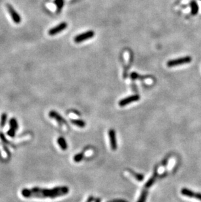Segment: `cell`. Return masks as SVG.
I'll use <instances>...</instances> for the list:
<instances>
[{
  "mask_svg": "<svg viewBox=\"0 0 201 202\" xmlns=\"http://www.w3.org/2000/svg\"><path fill=\"white\" fill-rule=\"evenodd\" d=\"M67 187H57L52 189L34 187L30 189L24 188L21 194L25 198H56L69 193Z\"/></svg>",
  "mask_w": 201,
  "mask_h": 202,
  "instance_id": "6da1fadb",
  "label": "cell"
},
{
  "mask_svg": "<svg viewBox=\"0 0 201 202\" xmlns=\"http://www.w3.org/2000/svg\"><path fill=\"white\" fill-rule=\"evenodd\" d=\"M192 58L190 56H185L182 58H179L174 59L168 61L167 62V66L170 67H173L174 66H177L179 65H182V64L189 63L191 62Z\"/></svg>",
  "mask_w": 201,
  "mask_h": 202,
  "instance_id": "7a4b0ae2",
  "label": "cell"
},
{
  "mask_svg": "<svg viewBox=\"0 0 201 202\" xmlns=\"http://www.w3.org/2000/svg\"><path fill=\"white\" fill-rule=\"evenodd\" d=\"M94 35H95V33H94L93 31L92 30L87 31L86 32H84L82 34L77 35V36L74 38V42L76 43H82L84 41L90 39L91 38L93 37Z\"/></svg>",
  "mask_w": 201,
  "mask_h": 202,
  "instance_id": "3957f363",
  "label": "cell"
},
{
  "mask_svg": "<svg viewBox=\"0 0 201 202\" xmlns=\"http://www.w3.org/2000/svg\"><path fill=\"white\" fill-rule=\"evenodd\" d=\"M7 10L9 12V14H10L11 17L12 18V20H13L15 23L16 24L20 23V22L22 20L21 17L20 16V15H19L17 11H16L15 8L10 4H7Z\"/></svg>",
  "mask_w": 201,
  "mask_h": 202,
  "instance_id": "277c9868",
  "label": "cell"
},
{
  "mask_svg": "<svg viewBox=\"0 0 201 202\" xmlns=\"http://www.w3.org/2000/svg\"><path fill=\"white\" fill-rule=\"evenodd\" d=\"M181 194L185 196L189 197L190 198H195L197 200L201 201V193L199 192H194L193 191L189 190L186 188H184L181 189Z\"/></svg>",
  "mask_w": 201,
  "mask_h": 202,
  "instance_id": "5b68a950",
  "label": "cell"
},
{
  "mask_svg": "<svg viewBox=\"0 0 201 202\" xmlns=\"http://www.w3.org/2000/svg\"><path fill=\"white\" fill-rule=\"evenodd\" d=\"M67 28V24L66 23V22H61V23L57 25L56 26L51 28L50 30L48 31V34H49L51 36H55V35L59 34L60 33V32L63 31L64 30H66Z\"/></svg>",
  "mask_w": 201,
  "mask_h": 202,
  "instance_id": "8992f818",
  "label": "cell"
},
{
  "mask_svg": "<svg viewBox=\"0 0 201 202\" xmlns=\"http://www.w3.org/2000/svg\"><path fill=\"white\" fill-rule=\"evenodd\" d=\"M139 99H140V96L138 95H133L119 101V105L120 107H124L125 105L130 104L132 102L138 101Z\"/></svg>",
  "mask_w": 201,
  "mask_h": 202,
  "instance_id": "52a82bcc",
  "label": "cell"
},
{
  "mask_svg": "<svg viewBox=\"0 0 201 202\" xmlns=\"http://www.w3.org/2000/svg\"><path fill=\"white\" fill-rule=\"evenodd\" d=\"M109 136L110 140V144H111V149L113 150H116L118 148L117 141L116 138V132L113 129H111L109 131Z\"/></svg>",
  "mask_w": 201,
  "mask_h": 202,
  "instance_id": "ba28073f",
  "label": "cell"
},
{
  "mask_svg": "<svg viewBox=\"0 0 201 202\" xmlns=\"http://www.w3.org/2000/svg\"><path fill=\"white\" fill-rule=\"evenodd\" d=\"M49 116L51 118H54V119L58 122V124H60V125H66L67 124V121L56 111H50L49 113Z\"/></svg>",
  "mask_w": 201,
  "mask_h": 202,
  "instance_id": "9c48e42d",
  "label": "cell"
},
{
  "mask_svg": "<svg viewBox=\"0 0 201 202\" xmlns=\"http://www.w3.org/2000/svg\"><path fill=\"white\" fill-rule=\"evenodd\" d=\"M157 177V171H155L154 173V175H153L151 176V177L150 178V179L146 182V183L145 184V188H149L150 187H151L152 185L154 184V182L156 180V178Z\"/></svg>",
  "mask_w": 201,
  "mask_h": 202,
  "instance_id": "30bf717a",
  "label": "cell"
},
{
  "mask_svg": "<svg viewBox=\"0 0 201 202\" xmlns=\"http://www.w3.org/2000/svg\"><path fill=\"white\" fill-rule=\"evenodd\" d=\"M57 142L58 143V145L61 147V149L63 150H66L67 149V143L66 142V139H65L63 137H60L57 140Z\"/></svg>",
  "mask_w": 201,
  "mask_h": 202,
  "instance_id": "8fae6325",
  "label": "cell"
},
{
  "mask_svg": "<svg viewBox=\"0 0 201 202\" xmlns=\"http://www.w3.org/2000/svg\"><path fill=\"white\" fill-rule=\"evenodd\" d=\"M191 9V14L192 15H196L199 12V6L195 1H191L190 3Z\"/></svg>",
  "mask_w": 201,
  "mask_h": 202,
  "instance_id": "7c38bea8",
  "label": "cell"
},
{
  "mask_svg": "<svg viewBox=\"0 0 201 202\" xmlns=\"http://www.w3.org/2000/svg\"><path fill=\"white\" fill-rule=\"evenodd\" d=\"M147 196H148V191L146 190V188L142 191L140 197H139V199L137 201V202H146V201Z\"/></svg>",
  "mask_w": 201,
  "mask_h": 202,
  "instance_id": "4fadbf2b",
  "label": "cell"
},
{
  "mask_svg": "<svg viewBox=\"0 0 201 202\" xmlns=\"http://www.w3.org/2000/svg\"><path fill=\"white\" fill-rule=\"evenodd\" d=\"M71 123L79 128H84L86 126L85 123L83 120L80 119H72L71 120Z\"/></svg>",
  "mask_w": 201,
  "mask_h": 202,
  "instance_id": "5bb4252c",
  "label": "cell"
},
{
  "mask_svg": "<svg viewBox=\"0 0 201 202\" xmlns=\"http://www.w3.org/2000/svg\"><path fill=\"white\" fill-rule=\"evenodd\" d=\"M9 124H10V126L11 128H13L15 130H17L18 128V125L17 120L15 119V118H12L9 122Z\"/></svg>",
  "mask_w": 201,
  "mask_h": 202,
  "instance_id": "9a60e30c",
  "label": "cell"
},
{
  "mask_svg": "<svg viewBox=\"0 0 201 202\" xmlns=\"http://www.w3.org/2000/svg\"><path fill=\"white\" fill-rule=\"evenodd\" d=\"M7 115L5 113H3L1 116V120H0V126L4 127L6 122H7Z\"/></svg>",
  "mask_w": 201,
  "mask_h": 202,
  "instance_id": "2e32d148",
  "label": "cell"
},
{
  "mask_svg": "<svg viewBox=\"0 0 201 202\" xmlns=\"http://www.w3.org/2000/svg\"><path fill=\"white\" fill-rule=\"evenodd\" d=\"M131 173V174L133 175V177L137 179V180L139 181H142V180L144 179V176L141 175V174H137V173H135L133 171H131L130 170V171H129Z\"/></svg>",
  "mask_w": 201,
  "mask_h": 202,
  "instance_id": "e0dca14e",
  "label": "cell"
},
{
  "mask_svg": "<svg viewBox=\"0 0 201 202\" xmlns=\"http://www.w3.org/2000/svg\"><path fill=\"white\" fill-rule=\"evenodd\" d=\"M84 158V152L79 153L74 156L73 160L75 162H80Z\"/></svg>",
  "mask_w": 201,
  "mask_h": 202,
  "instance_id": "ac0fdd59",
  "label": "cell"
},
{
  "mask_svg": "<svg viewBox=\"0 0 201 202\" xmlns=\"http://www.w3.org/2000/svg\"><path fill=\"white\" fill-rule=\"evenodd\" d=\"M54 3L57 6L58 11H60L63 6V0H55Z\"/></svg>",
  "mask_w": 201,
  "mask_h": 202,
  "instance_id": "d6986e66",
  "label": "cell"
},
{
  "mask_svg": "<svg viewBox=\"0 0 201 202\" xmlns=\"http://www.w3.org/2000/svg\"><path fill=\"white\" fill-rule=\"evenodd\" d=\"M15 132H16V130L15 129L10 128V130L7 131V135L9 136H10L11 137H14L15 136Z\"/></svg>",
  "mask_w": 201,
  "mask_h": 202,
  "instance_id": "ffe728a7",
  "label": "cell"
},
{
  "mask_svg": "<svg viewBox=\"0 0 201 202\" xmlns=\"http://www.w3.org/2000/svg\"><path fill=\"white\" fill-rule=\"evenodd\" d=\"M93 200V196H90L89 198H88V200H87L86 202H92Z\"/></svg>",
  "mask_w": 201,
  "mask_h": 202,
  "instance_id": "44dd1931",
  "label": "cell"
},
{
  "mask_svg": "<svg viewBox=\"0 0 201 202\" xmlns=\"http://www.w3.org/2000/svg\"><path fill=\"white\" fill-rule=\"evenodd\" d=\"M110 202H126L124 200H114V201H110Z\"/></svg>",
  "mask_w": 201,
  "mask_h": 202,
  "instance_id": "7402d4cb",
  "label": "cell"
},
{
  "mask_svg": "<svg viewBox=\"0 0 201 202\" xmlns=\"http://www.w3.org/2000/svg\"><path fill=\"white\" fill-rule=\"evenodd\" d=\"M95 202H100V200H99V199H97L96 201H95Z\"/></svg>",
  "mask_w": 201,
  "mask_h": 202,
  "instance_id": "603a6c76",
  "label": "cell"
},
{
  "mask_svg": "<svg viewBox=\"0 0 201 202\" xmlns=\"http://www.w3.org/2000/svg\"><path fill=\"white\" fill-rule=\"evenodd\" d=\"M200 1H201V0H200Z\"/></svg>",
  "mask_w": 201,
  "mask_h": 202,
  "instance_id": "cb8c5ba5",
  "label": "cell"
}]
</instances>
